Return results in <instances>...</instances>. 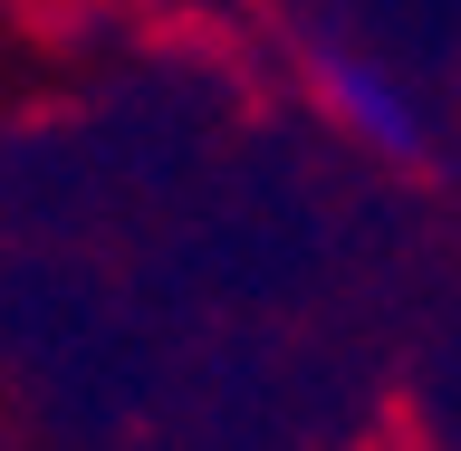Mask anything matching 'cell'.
<instances>
[{
	"label": "cell",
	"instance_id": "cell-1",
	"mask_svg": "<svg viewBox=\"0 0 461 451\" xmlns=\"http://www.w3.org/2000/svg\"><path fill=\"white\" fill-rule=\"evenodd\" d=\"M308 96L317 115L337 125L356 154H375V164H403V173H423L432 164V106H423V86L403 77L384 49H366V39H308Z\"/></svg>",
	"mask_w": 461,
	"mask_h": 451
}]
</instances>
